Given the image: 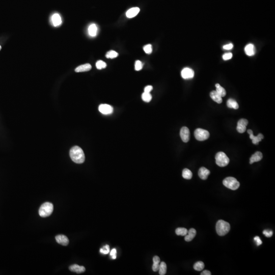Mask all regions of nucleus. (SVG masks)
I'll list each match as a JSON object with an SVG mask.
<instances>
[{"mask_svg": "<svg viewBox=\"0 0 275 275\" xmlns=\"http://www.w3.org/2000/svg\"><path fill=\"white\" fill-rule=\"evenodd\" d=\"M110 252V247L109 245H105L102 248L100 249V252L101 253L104 254H107Z\"/></svg>", "mask_w": 275, "mask_h": 275, "instance_id": "f704fd0d", "label": "nucleus"}, {"mask_svg": "<svg viewBox=\"0 0 275 275\" xmlns=\"http://www.w3.org/2000/svg\"><path fill=\"white\" fill-rule=\"evenodd\" d=\"M233 47V45H232V43H229L228 45H225L223 46V48L226 50H231Z\"/></svg>", "mask_w": 275, "mask_h": 275, "instance_id": "ea45409f", "label": "nucleus"}, {"mask_svg": "<svg viewBox=\"0 0 275 275\" xmlns=\"http://www.w3.org/2000/svg\"><path fill=\"white\" fill-rule=\"evenodd\" d=\"M216 164L219 166L224 167L228 165L229 158L223 152H219L216 155Z\"/></svg>", "mask_w": 275, "mask_h": 275, "instance_id": "20e7f679", "label": "nucleus"}, {"mask_svg": "<svg viewBox=\"0 0 275 275\" xmlns=\"http://www.w3.org/2000/svg\"><path fill=\"white\" fill-rule=\"evenodd\" d=\"M98 110L101 113L104 115H109L113 112V108L108 104H102L98 107Z\"/></svg>", "mask_w": 275, "mask_h": 275, "instance_id": "6e6552de", "label": "nucleus"}, {"mask_svg": "<svg viewBox=\"0 0 275 275\" xmlns=\"http://www.w3.org/2000/svg\"><path fill=\"white\" fill-rule=\"evenodd\" d=\"M204 268V264L202 261H198L196 262L194 265V269L195 270L197 271H201Z\"/></svg>", "mask_w": 275, "mask_h": 275, "instance_id": "c85d7f7f", "label": "nucleus"}, {"mask_svg": "<svg viewBox=\"0 0 275 275\" xmlns=\"http://www.w3.org/2000/svg\"><path fill=\"white\" fill-rule=\"evenodd\" d=\"M194 136L197 140L203 141L209 138V133L205 130L197 129L195 130Z\"/></svg>", "mask_w": 275, "mask_h": 275, "instance_id": "423d86ee", "label": "nucleus"}, {"mask_svg": "<svg viewBox=\"0 0 275 275\" xmlns=\"http://www.w3.org/2000/svg\"><path fill=\"white\" fill-rule=\"evenodd\" d=\"M142 98L145 102H150L152 99V96L150 93L144 92L142 95Z\"/></svg>", "mask_w": 275, "mask_h": 275, "instance_id": "7c9ffc66", "label": "nucleus"}, {"mask_svg": "<svg viewBox=\"0 0 275 275\" xmlns=\"http://www.w3.org/2000/svg\"><path fill=\"white\" fill-rule=\"evenodd\" d=\"M245 52L247 56H253L256 53L255 48L253 44H248L245 48Z\"/></svg>", "mask_w": 275, "mask_h": 275, "instance_id": "2eb2a0df", "label": "nucleus"}, {"mask_svg": "<svg viewBox=\"0 0 275 275\" xmlns=\"http://www.w3.org/2000/svg\"><path fill=\"white\" fill-rule=\"evenodd\" d=\"M96 66L98 69H104L107 67V64L103 61L99 60L96 63Z\"/></svg>", "mask_w": 275, "mask_h": 275, "instance_id": "2f4dec72", "label": "nucleus"}, {"mask_svg": "<svg viewBox=\"0 0 275 275\" xmlns=\"http://www.w3.org/2000/svg\"><path fill=\"white\" fill-rule=\"evenodd\" d=\"M153 264L152 265V270L154 272H157L160 267V258L158 256H155L153 258Z\"/></svg>", "mask_w": 275, "mask_h": 275, "instance_id": "4be33fe9", "label": "nucleus"}, {"mask_svg": "<svg viewBox=\"0 0 275 275\" xmlns=\"http://www.w3.org/2000/svg\"><path fill=\"white\" fill-rule=\"evenodd\" d=\"M159 274L160 275H164L166 273L167 265L164 262H161L160 264L159 267Z\"/></svg>", "mask_w": 275, "mask_h": 275, "instance_id": "cd10ccee", "label": "nucleus"}, {"mask_svg": "<svg viewBox=\"0 0 275 275\" xmlns=\"http://www.w3.org/2000/svg\"><path fill=\"white\" fill-rule=\"evenodd\" d=\"M143 50L145 53L147 54H150L152 53V45H149V44L146 45L144 46Z\"/></svg>", "mask_w": 275, "mask_h": 275, "instance_id": "473e14b6", "label": "nucleus"}, {"mask_svg": "<svg viewBox=\"0 0 275 275\" xmlns=\"http://www.w3.org/2000/svg\"><path fill=\"white\" fill-rule=\"evenodd\" d=\"M227 105L229 108L234 109L235 110L239 109V104H237L236 101L232 98H230L228 100L227 102Z\"/></svg>", "mask_w": 275, "mask_h": 275, "instance_id": "b1692460", "label": "nucleus"}, {"mask_svg": "<svg viewBox=\"0 0 275 275\" xmlns=\"http://www.w3.org/2000/svg\"><path fill=\"white\" fill-rule=\"evenodd\" d=\"M1 46L0 45V50H1Z\"/></svg>", "mask_w": 275, "mask_h": 275, "instance_id": "c03bdc74", "label": "nucleus"}, {"mask_svg": "<svg viewBox=\"0 0 275 275\" xmlns=\"http://www.w3.org/2000/svg\"><path fill=\"white\" fill-rule=\"evenodd\" d=\"M140 12V8L138 7H133L127 10L126 13L127 17L129 18H133L135 17Z\"/></svg>", "mask_w": 275, "mask_h": 275, "instance_id": "dca6fc26", "label": "nucleus"}, {"mask_svg": "<svg viewBox=\"0 0 275 275\" xmlns=\"http://www.w3.org/2000/svg\"><path fill=\"white\" fill-rule=\"evenodd\" d=\"M56 240L58 244H60L61 245L66 246L69 244V239L64 235H58L56 236Z\"/></svg>", "mask_w": 275, "mask_h": 275, "instance_id": "9b49d317", "label": "nucleus"}, {"mask_svg": "<svg viewBox=\"0 0 275 275\" xmlns=\"http://www.w3.org/2000/svg\"><path fill=\"white\" fill-rule=\"evenodd\" d=\"M248 124V121L245 119H241L237 122L236 127L237 132L239 133H244L246 130V127Z\"/></svg>", "mask_w": 275, "mask_h": 275, "instance_id": "9d476101", "label": "nucleus"}, {"mask_svg": "<svg viewBox=\"0 0 275 275\" xmlns=\"http://www.w3.org/2000/svg\"><path fill=\"white\" fill-rule=\"evenodd\" d=\"M194 74L193 69L188 67L183 68L181 73V77L184 79H192L194 77Z\"/></svg>", "mask_w": 275, "mask_h": 275, "instance_id": "1a4fd4ad", "label": "nucleus"}, {"mask_svg": "<svg viewBox=\"0 0 275 275\" xmlns=\"http://www.w3.org/2000/svg\"><path fill=\"white\" fill-rule=\"evenodd\" d=\"M69 270L73 272H75L77 273H82L86 270L85 267L83 266H80L77 264H73L70 266Z\"/></svg>", "mask_w": 275, "mask_h": 275, "instance_id": "ddd939ff", "label": "nucleus"}, {"mask_svg": "<svg viewBox=\"0 0 275 275\" xmlns=\"http://www.w3.org/2000/svg\"><path fill=\"white\" fill-rule=\"evenodd\" d=\"M118 56V54L115 51H110L108 52L106 54V57L108 59H114L116 58Z\"/></svg>", "mask_w": 275, "mask_h": 275, "instance_id": "c756f323", "label": "nucleus"}, {"mask_svg": "<svg viewBox=\"0 0 275 275\" xmlns=\"http://www.w3.org/2000/svg\"><path fill=\"white\" fill-rule=\"evenodd\" d=\"M153 87L152 86H147L144 88V92L150 93L152 90Z\"/></svg>", "mask_w": 275, "mask_h": 275, "instance_id": "a19ab883", "label": "nucleus"}, {"mask_svg": "<svg viewBox=\"0 0 275 275\" xmlns=\"http://www.w3.org/2000/svg\"><path fill=\"white\" fill-rule=\"evenodd\" d=\"M54 211V205L51 203L45 202L41 205L39 209V214L41 217H48L51 215Z\"/></svg>", "mask_w": 275, "mask_h": 275, "instance_id": "7ed1b4c3", "label": "nucleus"}, {"mask_svg": "<svg viewBox=\"0 0 275 275\" xmlns=\"http://www.w3.org/2000/svg\"><path fill=\"white\" fill-rule=\"evenodd\" d=\"M209 174L210 171L205 167H201L200 168L198 171V175L199 176L200 178L203 180H206Z\"/></svg>", "mask_w": 275, "mask_h": 275, "instance_id": "f8f14e48", "label": "nucleus"}, {"mask_svg": "<svg viewBox=\"0 0 275 275\" xmlns=\"http://www.w3.org/2000/svg\"><path fill=\"white\" fill-rule=\"evenodd\" d=\"M254 241L255 242L257 246H259V245H261L262 244V241H261V240L260 239L259 237L258 236H255V237H254Z\"/></svg>", "mask_w": 275, "mask_h": 275, "instance_id": "4c0bfd02", "label": "nucleus"}, {"mask_svg": "<svg viewBox=\"0 0 275 275\" xmlns=\"http://www.w3.org/2000/svg\"><path fill=\"white\" fill-rule=\"evenodd\" d=\"M250 138L252 140V143L254 144L258 145L259 142H260L262 139L264 138V136L262 133H259L257 136H254L253 133L249 134Z\"/></svg>", "mask_w": 275, "mask_h": 275, "instance_id": "f3484780", "label": "nucleus"}, {"mask_svg": "<svg viewBox=\"0 0 275 275\" xmlns=\"http://www.w3.org/2000/svg\"><path fill=\"white\" fill-rule=\"evenodd\" d=\"M193 176L192 172L188 169H183V177L186 180H191Z\"/></svg>", "mask_w": 275, "mask_h": 275, "instance_id": "a878e982", "label": "nucleus"}, {"mask_svg": "<svg viewBox=\"0 0 275 275\" xmlns=\"http://www.w3.org/2000/svg\"><path fill=\"white\" fill-rule=\"evenodd\" d=\"M143 68V64L140 60H137L135 62V70L137 71H140Z\"/></svg>", "mask_w": 275, "mask_h": 275, "instance_id": "72a5a7b5", "label": "nucleus"}, {"mask_svg": "<svg viewBox=\"0 0 275 275\" xmlns=\"http://www.w3.org/2000/svg\"><path fill=\"white\" fill-rule=\"evenodd\" d=\"M97 27L95 24L93 23L88 28V33L89 35L92 37H95L97 35Z\"/></svg>", "mask_w": 275, "mask_h": 275, "instance_id": "5701e85b", "label": "nucleus"}, {"mask_svg": "<svg viewBox=\"0 0 275 275\" xmlns=\"http://www.w3.org/2000/svg\"><path fill=\"white\" fill-rule=\"evenodd\" d=\"M223 183L226 188L232 190L237 189L240 186V183L236 179L232 177H229L224 179Z\"/></svg>", "mask_w": 275, "mask_h": 275, "instance_id": "39448f33", "label": "nucleus"}, {"mask_svg": "<svg viewBox=\"0 0 275 275\" xmlns=\"http://www.w3.org/2000/svg\"><path fill=\"white\" fill-rule=\"evenodd\" d=\"M210 96L211 99L217 104H221L222 102V97H221L216 91H213L210 93Z\"/></svg>", "mask_w": 275, "mask_h": 275, "instance_id": "a211bd4d", "label": "nucleus"}, {"mask_svg": "<svg viewBox=\"0 0 275 275\" xmlns=\"http://www.w3.org/2000/svg\"><path fill=\"white\" fill-rule=\"evenodd\" d=\"M263 234L267 237H270L273 236V232L270 230H264L263 231Z\"/></svg>", "mask_w": 275, "mask_h": 275, "instance_id": "c9c22d12", "label": "nucleus"}, {"mask_svg": "<svg viewBox=\"0 0 275 275\" xmlns=\"http://www.w3.org/2000/svg\"><path fill=\"white\" fill-rule=\"evenodd\" d=\"M52 22L55 27L59 26L62 23V20L60 15L58 13H55L52 17Z\"/></svg>", "mask_w": 275, "mask_h": 275, "instance_id": "6ab92c4d", "label": "nucleus"}, {"mask_svg": "<svg viewBox=\"0 0 275 275\" xmlns=\"http://www.w3.org/2000/svg\"><path fill=\"white\" fill-rule=\"evenodd\" d=\"M262 157H263V155L261 152H256L255 153L252 155V157H251L250 158V164H252L255 162L260 161L262 160Z\"/></svg>", "mask_w": 275, "mask_h": 275, "instance_id": "4468645a", "label": "nucleus"}, {"mask_svg": "<svg viewBox=\"0 0 275 275\" xmlns=\"http://www.w3.org/2000/svg\"><path fill=\"white\" fill-rule=\"evenodd\" d=\"M116 253H117V251H116V249H112V250L111 251L110 253V255L112 256V258L113 259H115L116 258Z\"/></svg>", "mask_w": 275, "mask_h": 275, "instance_id": "58836bf2", "label": "nucleus"}, {"mask_svg": "<svg viewBox=\"0 0 275 275\" xmlns=\"http://www.w3.org/2000/svg\"><path fill=\"white\" fill-rule=\"evenodd\" d=\"M211 272H209V270H205L204 271H203L202 273H201V275H211Z\"/></svg>", "mask_w": 275, "mask_h": 275, "instance_id": "79ce46f5", "label": "nucleus"}, {"mask_svg": "<svg viewBox=\"0 0 275 275\" xmlns=\"http://www.w3.org/2000/svg\"><path fill=\"white\" fill-rule=\"evenodd\" d=\"M232 54L231 53H226L225 54L223 55V59L224 60H228L232 58Z\"/></svg>", "mask_w": 275, "mask_h": 275, "instance_id": "e433bc0d", "label": "nucleus"}, {"mask_svg": "<svg viewBox=\"0 0 275 275\" xmlns=\"http://www.w3.org/2000/svg\"><path fill=\"white\" fill-rule=\"evenodd\" d=\"M188 231L185 228H177L175 230V233L177 236H186L188 234Z\"/></svg>", "mask_w": 275, "mask_h": 275, "instance_id": "bb28decb", "label": "nucleus"}, {"mask_svg": "<svg viewBox=\"0 0 275 275\" xmlns=\"http://www.w3.org/2000/svg\"><path fill=\"white\" fill-rule=\"evenodd\" d=\"M216 91L220 95L221 97H224L226 95V91L224 88L219 84H216Z\"/></svg>", "mask_w": 275, "mask_h": 275, "instance_id": "393cba45", "label": "nucleus"}, {"mask_svg": "<svg viewBox=\"0 0 275 275\" xmlns=\"http://www.w3.org/2000/svg\"><path fill=\"white\" fill-rule=\"evenodd\" d=\"M247 132L248 133H249V134H250V133H253V131H252L251 130H248Z\"/></svg>", "mask_w": 275, "mask_h": 275, "instance_id": "37998d69", "label": "nucleus"}, {"mask_svg": "<svg viewBox=\"0 0 275 275\" xmlns=\"http://www.w3.org/2000/svg\"><path fill=\"white\" fill-rule=\"evenodd\" d=\"M180 136L181 137V140L185 143L189 142L190 137V132L189 129L187 127H183L181 129L180 132Z\"/></svg>", "mask_w": 275, "mask_h": 275, "instance_id": "0eeeda50", "label": "nucleus"}, {"mask_svg": "<svg viewBox=\"0 0 275 275\" xmlns=\"http://www.w3.org/2000/svg\"><path fill=\"white\" fill-rule=\"evenodd\" d=\"M69 155L71 160L77 164H82L85 160L84 152L81 147L75 146L71 148Z\"/></svg>", "mask_w": 275, "mask_h": 275, "instance_id": "f257e3e1", "label": "nucleus"}, {"mask_svg": "<svg viewBox=\"0 0 275 275\" xmlns=\"http://www.w3.org/2000/svg\"><path fill=\"white\" fill-rule=\"evenodd\" d=\"M216 231L220 236H224L227 234L230 229V225L226 221L220 220L216 224Z\"/></svg>", "mask_w": 275, "mask_h": 275, "instance_id": "f03ea898", "label": "nucleus"}, {"mask_svg": "<svg viewBox=\"0 0 275 275\" xmlns=\"http://www.w3.org/2000/svg\"><path fill=\"white\" fill-rule=\"evenodd\" d=\"M196 235V230L194 228H191L188 231V234L185 236V239L186 242H191Z\"/></svg>", "mask_w": 275, "mask_h": 275, "instance_id": "aec40b11", "label": "nucleus"}, {"mask_svg": "<svg viewBox=\"0 0 275 275\" xmlns=\"http://www.w3.org/2000/svg\"><path fill=\"white\" fill-rule=\"evenodd\" d=\"M91 68H92L91 65L90 64L87 63L85 64L82 65L78 66L75 69V71L77 73H82V72L89 71L91 69Z\"/></svg>", "mask_w": 275, "mask_h": 275, "instance_id": "412c9836", "label": "nucleus"}]
</instances>
